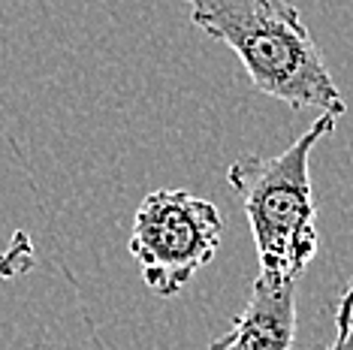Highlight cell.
I'll use <instances>...</instances> for the list:
<instances>
[{"instance_id":"obj_1","label":"cell","mask_w":353,"mask_h":350,"mask_svg":"<svg viewBox=\"0 0 353 350\" xmlns=\"http://www.w3.org/2000/svg\"><path fill=\"white\" fill-rule=\"evenodd\" d=\"M190 25L230 45L260 94L296 109L344 115L339 85L290 0H184Z\"/></svg>"},{"instance_id":"obj_2","label":"cell","mask_w":353,"mask_h":350,"mask_svg":"<svg viewBox=\"0 0 353 350\" xmlns=\"http://www.w3.org/2000/svg\"><path fill=\"white\" fill-rule=\"evenodd\" d=\"M332 133L335 115H320L281 154H242L230 163L227 181L242 196L266 281L296 284L320 248L308 161L317 142Z\"/></svg>"},{"instance_id":"obj_3","label":"cell","mask_w":353,"mask_h":350,"mask_svg":"<svg viewBox=\"0 0 353 350\" xmlns=\"http://www.w3.org/2000/svg\"><path fill=\"white\" fill-rule=\"evenodd\" d=\"M221 236L214 203L188 190H151L136 209L130 254L145 287L160 299H175L214 260Z\"/></svg>"},{"instance_id":"obj_4","label":"cell","mask_w":353,"mask_h":350,"mask_svg":"<svg viewBox=\"0 0 353 350\" xmlns=\"http://www.w3.org/2000/svg\"><path fill=\"white\" fill-rule=\"evenodd\" d=\"M296 338V284L256 278L248 305L223 336V350H290Z\"/></svg>"},{"instance_id":"obj_5","label":"cell","mask_w":353,"mask_h":350,"mask_svg":"<svg viewBox=\"0 0 353 350\" xmlns=\"http://www.w3.org/2000/svg\"><path fill=\"white\" fill-rule=\"evenodd\" d=\"M37 266V254L34 242L25 229H15L12 242L6 245V251H0V281H10V278L28 275Z\"/></svg>"},{"instance_id":"obj_6","label":"cell","mask_w":353,"mask_h":350,"mask_svg":"<svg viewBox=\"0 0 353 350\" xmlns=\"http://www.w3.org/2000/svg\"><path fill=\"white\" fill-rule=\"evenodd\" d=\"M350 314H353V278L347 281V287H344L341 299H339V308H335V338L347 332V326H350Z\"/></svg>"},{"instance_id":"obj_7","label":"cell","mask_w":353,"mask_h":350,"mask_svg":"<svg viewBox=\"0 0 353 350\" xmlns=\"http://www.w3.org/2000/svg\"><path fill=\"white\" fill-rule=\"evenodd\" d=\"M326 350H353V314H350V326H347V332L335 338V344H332V347H326Z\"/></svg>"},{"instance_id":"obj_8","label":"cell","mask_w":353,"mask_h":350,"mask_svg":"<svg viewBox=\"0 0 353 350\" xmlns=\"http://www.w3.org/2000/svg\"><path fill=\"white\" fill-rule=\"evenodd\" d=\"M205 350H223V336H221V338H214V341H212V344H208Z\"/></svg>"}]
</instances>
